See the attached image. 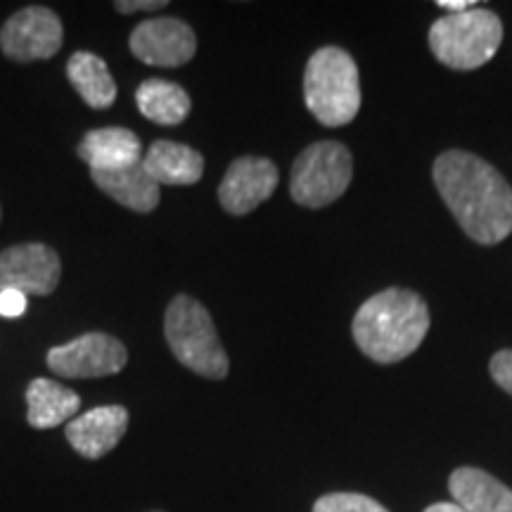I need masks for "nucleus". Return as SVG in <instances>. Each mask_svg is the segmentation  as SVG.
Returning a JSON list of instances; mask_svg holds the SVG:
<instances>
[{"mask_svg":"<svg viewBox=\"0 0 512 512\" xmlns=\"http://www.w3.org/2000/svg\"><path fill=\"white\" fill-rule=\"evenodd\" d=\"M434 185L467 238L498 245L512 233V188L482 157L446 150L434 162Z\"/></svg>","mask_w":512,"mask_h":512,"instance_id":"nucleus-1","label":"nucleus"},{"mask_svg":"<svg viewBox=\"0 0 512 512\" xmlns=\"http://www.w3.org/2000/svg\"><path fill=\"white\" fill-rule=\"evenodd\" d=\"M430 330V309L411 290L389 287L361 304L354 316V342L375 363H399L418 351Z\"/></svg>","mask_w":512,"mask_h":512,"instance_id":"nucleus-2","label":"nucleus"},{"mask_svg":"<svg viewBox=\"0 0 512 512\" xmlns=\"http://www.w3.org/2000/svg\"><path fill=\"white\" fill-rule=\"evenodd\" d=\"M304 100L323 126L351 124L361 110V81L354 57L335 46L316 50L306 64Z\"/></svg>","mask_w":512,"mask_h":512,"instance_id":"nucleus-3","label":"nucleus"},{"mask_svg":"<svg viewBox=\"0 0 512 512\" xmlns=\"http://www.w3.org/2000/svg\"><path fill=\"white\" fill-rule=\"evenodd\" d=\"M164 337L174 356L192 373L209 380H223L228 375L226 349L209 311L197 299L178 294L169 304L164 313Z\"/></svg>","mask_w":512,"mask_h":512,"instance_id":"nucleus-4","label":"nucleus"},{"mask_svg":"<svg viewBox=\"0 0 512 512\" xmlns=\"http://www.w3.org/2000/svg\"><path fill=\"white\" fill-rule=\"evenodd\" d=\"M503 41V24L491 10H465L437 19L430 48L441 64L460 72L484 67Z\"/></svg>","mask_w":512,"mask_h":512,"instance_id":"nucleus-5","label":"nucleus"},{"mask_svg":"<svg viewBox=\"0 0 512 512\" xmlns=\"http://www.w3.org/2000/svg\"><path fill=\"white\" fill-rule=\"evenodd\" d=\"M354 176V159L347 145L320 140L306 147L292 166L290 195L302 207H328L344 195Z\"/></svg>","mask_w":512,"mask_h":512,"instance_id":"nucleus-6","label":"nucleus"},{"mask_svg":"<svg viewBox=\"0 0 512 512\" xmlns=\"http://www.w3.org/2000/svg\"><path fill=\"white\" fill-rule=\"evenodd\" d=\"M126 361L128 351L124 344L105 332H88L48 351V368L69 380L117 375Z\"/></svg>","mask_w":512,"mask_h":512,"instance_id":"nucleus-7","label":"nucleus"},{"mask_svg":"<svg viewBox=\"0 0 512 512\" xmlns=\"http://www.w3.org/2000/svg\"><path fill=\"white\" fill-rule=\"evenodd\" d=\"M64 29L60 17L48 8H24L0 29V48L10 60H50L62 48Z\"/></svg>","mask_w":512,"mask_h":512,"instance_id":"nucleus-8","label":"nucleus"},{"mask_svg":"<svg viewBox=\"0 0 512 512\" xmlns=\"http://www.w3.org/2000/svg\"><path fill=\"white\" fill-rule=\"evenodd\" d=\"M60 275V256L41 242H27L0 252V290L46 297L60 285Z\"/></svg>","mask_w":512,"mask_h":512,"instance_id":"nucleus-9","label":"nucleus"},{"mask_svg":"<svg viewBox=\"0 0 512 512\" xmlns=\"http://www.w3.org/2000/svg\"><path fill=\"white\" fill-rule=\"evenodd\" d=\"M131 53L152 67H181L197 53V36L183 19L155 17L140 22L128 38Z\"/></svg>","mask_w":512,"mask_h":512,"instance_id":"nucleus-10","label":"nucleus"},{"mask_svg":"<svg viewBox=\"0 0 512 512\" xmlns=\"http://www.w3.org/2000/svg\"><path fill=\"white\" fill-rule=\"evenodd\" d=\"M278 166L264 157H240L228 166L219 185L221 207L233 216H245L264 204L278 188Z\"/></svg>","mask_w":512,"mask_h":512,"instance_id":"nucleus-11","label":"nucleus"},{"mask_svg":"<svg viewBox=\"0 0 512 512\" xmlns=\"http://www.w3.org/2000/svg\"><path fill=\"white\" fill-rule=\"evenodd\" d=\"M128 430V411L124 406H98L67 422V439L79 456L98 460L114 448Z\"/></svg>","mask_w":512,"mask_h":512,"instance_id":"nucleus-12","label":"nucleus"},{"mask_svg":"<svg viewBox=\"0 0 512 512\" xmlns=\"http://www.w3.org/2000/svg\"><path fill=\"white\" fill-rule=\"evenodd\" d=\"M79 157L91 166V171H119L143 162V145L128 128H98L83 136Z\"/></svg>","mask_w":512,"mask_h":512,"instance_id":"nucleus-13","label":"nucleus"},{"mask_svg":"<svg viewBox=\"0 0 512 512\" xmlns=\"http://www.w3.org/2000/svg\"><path fill=\"white\" fill-rule=\"evenodd\" d=\"M448 491L465 512H512V489L479 467H458L448 477Z\"/></svg>","mask_w":512,"mask_h":512,"instance_id":"nucleus-14","label":"nucleus"},{"mask_svg":"<svg viewBox=\"0 0 512 512\" xmlns=\"http://www.w3.org/2000/svg\"><path fill=\"white\" fill-rule=\"evenodd\" d=\"M93 183L110 195L121 207L138 211V214H150L157 209L162 192L159 185L147 174L143 162L126 166L119 171H91Z\"/></svg>","mask_w":512,"mask_h":512,"instance_id":"nucleus-15","label":"nucleus"},{"mask_svg":"<svg viewBox=\"0 0 512 512\" xmlns=\"http://www.w3.org/2000/svg\"><path fill=\"white\" fill-rule=\"evenodd\" d=\"M143 166L159 188L162 185H195L204 174V157L190 145L157 140L143 157Z\"/></svg>","mask_w":512,"mask_h":512,"instance_id":"nucleus-16","label":"nucleus"},{"mask_svg":"<svg viewBox=\"0 0 512 512\" xmlns=\"http://www.w3.org/2000/svg\"><path fill=\"white\" fill-rule=\"evenodd\" d=\"M79 408V394L48 377H36L27 387V420L36 430H53L74 420Z\"/></svg>","mask_w":512,"mask_h":512,"instance_id":"nucleus-17","label":"nucleus"},{"mask_svg":"<svg viewBox=\"0 0 512 512\" xmlns=\"http://www.w3.org/2000/svg\"><path fill=\"white\" fill-rule=\"evenodd\" d=\"M67 76L81 95L83 102L93 110H107L117 100V83H114L110 69L102 57L79 50L69 57Z\"/></svg>","mask_w":512,"mask_h":512,"instance_id":"nucleus-18","label":"nucleus"},{"mask_svg":"<svg viewBox=\"0 0 512 512\" xmlns=\"http://www.w3.org/2000/svg\"><path fill=\"white\" fill-rule=\"evenodd\" d=\"M138 110L143 117L159 126H178L192 110L190 95L178 83L164 79H147L136 91Z\"/></svg>","mask_w":512,"mask_h":512,"instance_id":"nucleus-19","label":"nucleus"},{"mask_svg":"<svg viewBox=\"0 0 512 512\" xmlns=\"http://www.w3.org/2000/svg\"><path fill=\"white\" fill-rule=\"evenodd\" d=\"M313 512H389L384 505H380L375 498L363 496V494H328L320 496Z\"/></svg>","mask_w":512,"mask_h":512,"instance_id":"nucleus-20","label":"nucleus"},{"mask_svg":"<svg viewBox=\"0 0 512 512\" xmlns=\"http://www.w3.org/2000/svg\"><path fill=\"white\" fill-rule=\"evenodd\" d=\"M489 370L498 387L512 396V349L498 351V354L491 358Z\"/></svg>","mask_w":512,"mask_h":512,"instance_id":"nucleus-21","label":"nucleus"},{"mask_svg":"<svg viewBox=\"0 0 512 512\" xmlns=\"http://www.w3.org/2000/svg\"><path fill=\"white\" fill-rule=\"evenodd\" d=\"M27 306H29L27 294L17 290H0V316L3 318L24 316Z\"/></svg>","mask_w":512,"mask_h":512,"instance_id":"nucleus-22","label":"nucleus"},{"mask_svg":"<svg viewBox=\"0 0 512 512\" xmlns=\"http://www.w3.org/2000/svg\"><path fill=\"white\" fill-rule=\"evenodd\" d=\"M114 8L124 15H131V12H152L166 8V0H119L114 3Z\"/></svg>","mask_w":512,"mask_h":512,"instance_id":"nucleus-23","label":"nucleus"},{"mask_svg":"<svg viewBox=\"0 0 512 512\" xmlns=\"http://www.w3.org/2000/svg\"><path fill=\"white\" fill-rule=\"evenodd\" d=\"M437 5L441 10H451V15H456V12L472 10L477 3H475V0H439Z\"/></svg>","mask_w":512,"mask_h":512,"instance_id":"nucleus-24","label":"nucleus"},{"mask_svg":"<svg viewBox=\"0 0 512 512\" xmlns=\"http://www.w3.org/2000/svg\"><path fill=\"white\" fill-rule=\"evenodd\" d=\"M425 512H465V510L456 503H434Z\"/></svg>","mask_w":512,"mask_h":512,"instance_id":"nucleus-25","label":"nucleus"},{"mask_svg":"<svg viewBox=\"0 0 512 512\" xmlns=\"http://www.w3.org/2000/svg\"><path fill=\"white\" fill-rule=\"evenodd\" d=\"M157 512H159V510H157Z\"/></svg>","mask_w":512,"mask_h":512,"instance_id":"nucleus-26","label":"nucleus"}]
</instances>
